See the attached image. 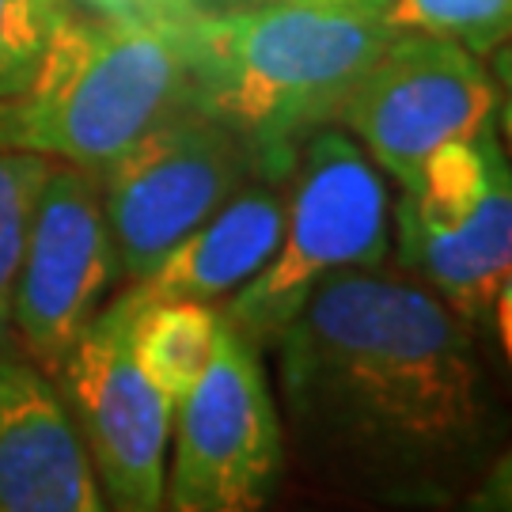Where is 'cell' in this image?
Instances as JSON below:
<instances>
[{
  "instance_id": "obj_1",
  "label": "cell",
  "mask_w": 512,
  "mask_h": 512,
  "mask_svg": "<svg viewBox=\"0 0 512 512\" xmlns=\"http://www.w3.org/2000/svg\"><path fill=\"white\" fill-rule=\"evenodd\" d=\"M274 349L300 456L334 490L440 509L490 463L497 421L475 330L403 270L327 277Z\"/></svg>"
},
{
  "instance_id": "obj_5",
  "label": "cell",
  "mask_w": 512,
  "mask_h": 512,
  "mask_svg": "<svg viewBox=\"0 0 512 512\" xmlns=\"http://www.w3.org/2000/svg\"><path fill=\"white\" fill-rule=\"evenodd\" d=\"M399 270L471 330L509 342L512 175L497 126L444 145L391 205Z\"/></svg>"
},
{
  "instance_id": "obj_7",
  "label": "cell",
  "mask_w": 512,
  "mask_h": 512,
  "mask_svg": "<svg viewBox=\"0 0 512 512\" xmlns=\"http://www.w3.org/2000/svg\"><path fill=\"white\" fill-rule=\"evenodd\" d=\"M285 467V425L258 349L220 323L202 384L171 414L164 512H266Z\"/></svg>"
},
{
  "instance_id": "obj_4",
  "label": "cell",
  "mask_w": 512,
  "mask_h": 512,
  "mask_svg": "<svg viewBox=\"0 0 512 512\" xmlns=\"http://www.w3.org/2000/svg\"><path fill=\"white\" fill-rule=\"evenodd\" d=\"M387 258L391 198L380 167L346 129H315L304 137L285 179L281 243L270 262L224 300L220 323L255 349H274L327 277L387 266Z\"/></svg>"
},
{
  "instance_id": "obj_10",
  "label": "cell",
  "mask_w": 512,
  "mask_h": 512,
  "mask_svg": "<svg viewBox=\"0 0 512 512\" xmlns=\"http://www.w3.org/2000/svg\"><path fill=\"white\" fill-rule=\"evenodd\" d=\"M114 281L122 277L99 171L54 164L38 194L12 296L16 349L50 376L107 308Z\"/></svg>"
},
{
  "instance_id": "obj_15",
  "label": "cell",
  "mask_w": 512,
  "mask_h": 512,
  "mask_svg": "<svg viewBox=\"0 0 512 512\" xmlns=\"http://www.w3.org/2000/svg\"><path fill=\"white\" fill-rule=\"evenodd\" d=\"M391 23L395 31L456 42L486 61L509 42L512 0H391Z\"/></svg>"
},
{
  "instance_id": "obj_14",
  "label": "cell",
  "mask_w": 512,
  "mask_h": 512,
  "mask_svg": "<svg viewBox=\"0 0 512 512\" xmlns=\"http://www.w3.org/2000/svg\"><path fill=\"white\" fill-rule=\"evenodd\" d=\"M54 160L35 152H12L0 148V353L16 349L12 334V296H16L19 262L31 232L38 194L46 186Z\"/></svg>"
},
{
  "instance_id": "obj_13",
  "label": "cell",
  "mask_w": 512,
  "mask_h": 512,
  "mask_svg": "<svg viewBox=\"0 0 512 512\" xmlns=\"http://www.w3.org/2000/svg\"><path fill=\"white\" fill-rule=\"evenodd\" d=\"M133 308V304H129ZM220 334V311L198 300H164L133 308L129 349L145 380L171 406V414L186 403V395L202 384L213 361Z\"/></svg>"
},
{
  "instance_id": "obj_12",
  "label": "cell",
  "mask_w": 512,
  "mask_h": 512,
  "mask_svg": "<svg viewBox=\"0 0 512 512\" xmlns=\"http://www.w3.org/2000/svg\"><path fill=\"white\" fill-rule=\"evenodd\" d=\"M285 228V183L251 179L209 220L175 243L160 266L122 289L133 308L164 300L217 304L236 296L270 262Z\"/></svg>"
},
{
  "instance_id": "obj_9",
  "label": "cell",
  "mask_w": 512,
  "mask_h": 512,
  "mask_svg": "<svg viewBox=\"0 0 512 512\" xmlns=\"http://www.w3.org/2000/svg\"><path fill=\"white\" fill-rule=\"evenodd\" d=\"M129 327L133 308L118 293L50 380L92 456L110 512H164L171 406L133 361Z\"/></svg>"
},
{
  "instance_id": "obj_6",
  "label": "cell",
  "mask_w": 512,
  "mask_h": 512,
  "mask_svg": "<svg viewBox=\"0 0 512 512\" xmlns=\"http://www.w3.org/2000/svg\"><path fill=\"white\" fill-rule=\"evenodd\" d=\"M258 179L255 152L232 126L186 103L99 171L118 277L133 285Z\"/></svg>"
},
{
  "instance_id": "obj_16",
  "label": "cell",
  "mask_w": 512,
  "mask_h": 512,
  "mask_svg": "<svg viewBox=\"0 0 512 512\" xmlns=\"http://www.w3.org/2000/svg\"><path fill=\"white\" fill-rule=\"evenodd\" d=\"M69 0H0V103L16 99L46 57Z\"/></svg>"
},
{
  "instance_id": "obj_8",
  "label": "cell",
  "mask_w": 512,
  "mask_h": 512,
  "mask_svg": "<svg viewBox=\"0 0 512 512\" xmlns=\"http://www.w3.org/2000/svg\"><path fill=\"white\" fill-rule=\"evenodd\" d=\"M497 103L501 92L482 57L444 38L395 31L349 88L334 126L403 190L433 152L494 129Z\"/></svg>"
},
{
  "instance_id": "obj_11",
  "label": "cell",
  "mask_w": 512,
  "mask_h": 512,
  "mask_svg": "<svg viewBox=\"0 0 512 512\" xmlns=\"http://www.w3.org/2000/svg\"><path fill=\"white\" fill-rule=\"evenodd\" d=\"M0 512H110L54 380L19 349L0 353Z\"/></svg>"
},
{
  "instance_id": "obj_2",
  "label": "cell",
  "mask_w": 512,
  "mask_h": 512,
  "mask_svg": "<svg viewBox=\"0 0 512 512\" xmlns=\"http://www.w3.org/2000/svg\"><path fill=\"white\" fill-rule=\"evenodd\" d=\"M183 31L194 107L251 145L258 179L285 183L304 137L334 126L395 23L391 0H243L186 12Z\"/></svg>"
},
{
  "instance_id": "obj_3",
  "label": "cell",
  "mask_w": 512,
  "mask_h": 512,
  "mask_svg": "<svg viewBox=\"0 0 512 512\" xmlns=\"http://www.w3.org/2000/svg\"><path fill=\"white\" fill-rule=\"evenodd\" d=\"M183 16L65 12L35 80L0 103V148L88 171L194 103Z\"/></svg>"
}]
</instances>
